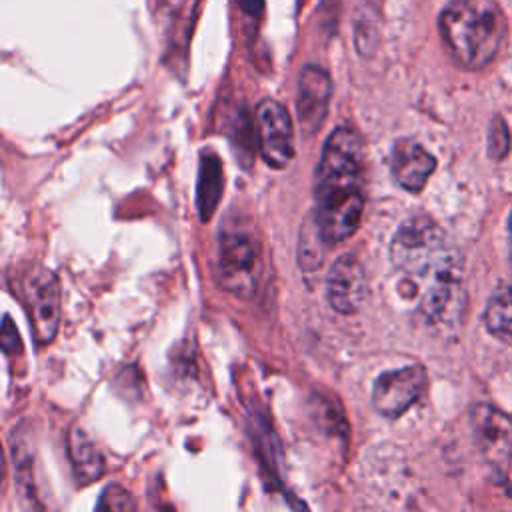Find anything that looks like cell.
<instances>
[{"mask_svg":"<svg viewBox=\"0 0 512 512\" xmlns=\"http://www.w3.org/2000/svg\"><path fill=\"white\" fill-rule=\"evenodd\" d=\"M224 188L222 164L216 154H202L200 170H198V192H196V208L200 218L206 222L212 218Z\"/></svg>","mask_w":512,"mask_h":512,"instance_id":"12","label":"cell"},{"mask_svg":"<svg viewBox=\"0 0 512 512\" xmlns=\"http://www.w3.org/2000/svg\"><path fill=\"white\" fill-rule=\"evenodd\" d=\"M472 426L484 460L498 472H506L512 460V418L490 404H476Z\"/></svg>","mask_w":512,"mask_h":512,"instance_id":"8","label":"cell"},{"mask_svg":"<svg viewBox=\"0 0 512 512\" xmlns=\"http://www.w3.org/2000/svg\"><path fill=\"white\" fill-rule=\"evenodd\" d=\"M70 460L76 472V478L84 484L98 480L104 472V458L98 446L88 438V434L80 428L70 432Z\"/></svg>","mask_w":512,"mask_h":512,"instance_id":"13","label":"cell"},{"mask_svg":"<svg viewBox=\"0 0 512 512\" xmlns=\"http://www.w3.org/2000/svg\"><path fill=\"white\" fill-rule=\"evenodd\" d=\"M366 274L354 254H342L326 276L328 304L340 314H354L366 300Z\"/></svg>","mask_w":512,"mask_h":512,"instance_id":"9","label":"cell"},{"mask_svg":"<svg viewBox=\"0 0 512 512\" xmlns=\"http://www.w3.org/2000/svg\"><path fill=\"white\" fill-rule=\"evenodd\" d=\"M428 374L420 364L382 372L372 386V406L384 418H398L426 392Z\"/></svg>","mask_w":512,"mask_h":512,"instance_id":"5","label":"cell"},{"mask_svg":"<svg viewBox=\"0 0 512 512\" xmlns=\"http://www.w3.org/2000/svg\"><path fill=\"white\" fill-rule=\"evenodd\" d=\"M256 136L262 160L282 170L294 156V128L288 110L272 100L264 98L256 106Z\"/></svg>","mask_w":512,"mask_h":512,"instance_id":"7","label":"cell"},{"mask_svg":"<svg viewBox=\"0 0 512 512\" xmlns=\"http://www.w3.org/2000/svg\"><path fill=\"white\" fill-rule=\"evenodd\" d=\"M438 28L452 58L468 70L488 66L506 36V22L494 0H452L440 12Z\"/></svg>","mask_w":512,"mask_h":512,"instance_id":"3","label":"cell"},{"mask_svg":"<svg viewBox=\"0 0 512 512\" xmlns=\"http://www.w3.org/2000/svg\"><path fill=\"white\" fill-rule=\"evenodd\" d=\"M508 228H510V240H512V212H510V220H508Z\"/></svg>","mask_w":512,"mask_h":512,"instance_id":"19","label":"cell"},{"mask_svg":"<svg viewBox=\"0 0 512 512\" xmlns=\"http://www.w3.org/2000/svg\"><path fill=\"white\" fill-rule=\"evenodd\" d=\"M332 96V80L328 72L316 64H308L298 80V96H296V110L302 128L308 134H314L328 112Z\"/></svg>","mask_w":512,"mask_h":512,"instance_id":"10","label":"cell"},{"mask_svg":"<svg viewBox=\"0 0 512 512\" xmlns=\"http://www.w3.org/2000/svg\"><path fill=\"white\" fill-rule=\"evenodd\" d=\"M24 300L36 342L48 344L60 324V284L54 272L34 268L24 280Z\"/></svg>","mask_w":512,"mask_h":512,"instance_id":"6","label":"cell"},{"mask_svg":"<svg viewBox=\"0 0 512 512\" xmlns=\"http://www.w3.org/2000/svg\"><path fill=\"white\" fill-rule=\"evenodd\" d=\"M484 324L500 342L512 346V282L500 284L486 306Z\"/></svg>","mask_w":512,"mask_h":512,"instance_id":"14","label":"cell"},{"mask_svg":"<svg viewBox=\"0 0 512 512\" xmlns=\"http://www.w3.org/2000/svg\"><path fill=\"white\" fill-rule=\"evenodd\" d=\"M436 168L434 156L416 140L402 138L390 152V170L396 182L408 192H420Z\"/></svg>","mask_w":512,"mask_h":512,"instance_id":"11","label":"cell"},{"mask_svg":"<svg viewBox=\"0 0 512 512\" xmlns=\"http://www.w3.org/2000/svg\"><path fill=\"white\" fill-rule=\"evenodd\" d=\"M364 146L350 126L336 128L324 142L316 172L314 218L328 244L350 238L364 212Z\"/></svg>","mask_w":512,"mask_h":512,"instance_id":"2","label":"cell"},{"mask_svg":"<svg viewBox=\"0 0 512 512\" xmlns=\"http://www.w3.org/2000/svg\"><path fill=\"white\" fill-rule=\"evenodd\" d=\"M328 240L322 236L318 222L314 218V212L308 214L306 222L300 230V242H298V264L304 272H314L324 262V250Z\"/></svg>","mask_w":512,"mask_h":512,"instance_id":"15","label":"cell"},{"mask_svg":"<svg viewBox=\"0 0 512 512\" xmlns=\"http://www.w3.org/2000/svg\"><path fill=\"white\" fill-rule=\"evenodd\" d=\"M488 142H490V146H488L490 148V156L494 160L504 158L508 154V150H510V134H508L506 122L500 116H496L494 122H492Z\"/></svg>","mask_w":512,"mask_h":512,"instance_id":"17","label":"cell"},{"mask_svg":"<svg viewBox=\"0 0 512 512\" xmlns=\"http://www.w3.org/2000/svg\"><path fill=\"white\" fill-rule=\"evenodd\" d=\"M134 508H136L134 498L130 496L128 490H124L118 484L108 486L98 500V510H134Z\"/></svg>","mask_w":512,"mask_h":512,"instance_id":"16","label":"cell"},{"mask_svg":"<svg viewBox=\"0 0 512 512\" xmlns=\"http://www.w3.org/2000/svg\"><path fill=\"white\" fill-rule=\"evenodd\" d=\"M262 272L256 232L242 218L228 220L218 234L216 274L220 284L238 298L254 296Z\"/></svg>","mask_w":512,"mask_h":512,"instance_id":"4","label":"cell"},{"mask_svg":"<svg viewBox=\"0 0 512 512\" xmlns=\"http://www.w3.org/2000/svg\"><path fill=\"white\" fill-rule=\"evenodd\" d=\"M390 260L410 280L426 324L454 330L466 308L464 268L440 224L422 214L404 220L390 242Z\"/></svg>","mask_w":512,"mask_h":512,"instance_id":"1","label":"cell"},{"mask_svg":"<svg viewBox=\"0 0 512 512\" xmlns=\"http://www.w3.org/2000/svg\"><path fill=\"white\" fill-rule=\"evenodd\" d=\"M238 4H240V8H242L244 12H248V14H252V16L260 14L262 8H264V0H238Z\"/></svg>","mask_w":512,"mask_h":512,"instance_id":"18","label":"cell"}]
</instances>
